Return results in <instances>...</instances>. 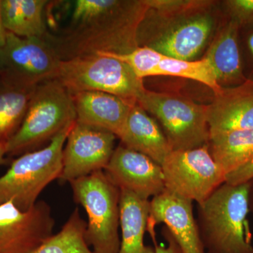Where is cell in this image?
I'll use <instances>...</instances> for the list:
<instances>
[{
	"label": "cell",
	"instance_id": "cell-19",
	"mask_svg": "<svg viewBox=\"0 0 253 253\" xmlns=\"http://www.w3.org/2000/svg\"><path fill=\"white\" fill-rule=\"evenodd\" d=\"M118 138L123 146L146 155L161 166L172 151L162 129L137 103L131 107Z\"/></svg>",
	"mask_w": 253,
	"mask_h": 253
},
{
	"label": "cell",
	"instance_id": "cell-17",
	"mask_svg": "<svg viewBox=\"0 0 253 253\" xmlns=\"http://www.w3.org/2000/svg\"><path fill=\"white\" fill-rule=\"evenodd\" d=\"M71 95L77 122L109 131L117 138L136 103L102 91H81Z\"/></svg>",
	"mask_w": 253,
	"mask_h": 253
},
{
	"label": "cell",
	"instance_id": "cell-2",
	"mask_svg": "<svg viewBox=\"0 0 253 253\" xmlns=\"http://www.w3.org/2000/svg\"><path fill=\"white\" fill-rule=\"evenodd\" d=\"M250 192V182H224L199 205L198 226L206 253H253Z\"/></svg>",
	"mask_w": 253,
	"mask_h": 253
},
{
	"label": "cell",
	"instance_id": "cell-12",
	"mask_svg": "<svg viewBox=\"0 0 253 253\" xmlns=\"http://www.w3.org/2000/svg\"><path fill=\"white\" fill-rule=\"evenodd\" d=\"M54 225L44 201L26 211L11 202L0 205V253H31L53 235Z\"/></svg>",
	"mask_w": 253,
	"mask_h": 253
},
{
	"label": "cell",
	"instance_id": "cell-18",
	"mask_svg": "<svg viewBox=\"0 0 253 253\" xmlns=\"http://www.w3.org/2000/svg\"><path fill=\"white\" fill-rule=\"evenodd\" d=\"M239 25L228 18L216 34L205 58L212 66L221 87H232L248 81L240 46Z\"/></svg>",
	"mask_w": 253,
	"mask_h": 253
},
{
	"label": "cell",
	"instance_id": "cell-25",
	"mask_svg": "<svg viewBox=\"0 0 253 253\" xmlns=\"http://www.w3.org/2000/svg\"><path fill=\"white\" fill-rule=\"evenodd\" d=\"M224 6L228 18L235 21L240 28L253 26V0H226Z\"/></svg>",
	"mask_w": 253,
	"mask_h": 253
},
{
	"label": "cell",
	"instance_id": "cell-28",
	"mask_svg": "<svg viewBox=\"0 0 253 253\" xmlns=\"http://www.w3.org/2000/svg\"><path fill=\"white\" fill-rule=\"evenodd\" d=\"M245 31L244 34V46L247 51L249 59L253 63V26L244 28H241ZM251 81H253V76L251 78Z\"/></svg>",
	"mask_w": 253,
	"mask_h": 253
},
{
	"label": "cell",
	"instance_id": "cell-8",
	"mask_svg": "<svg viewBox=\"0 0 253 253\" xmlns=\"http://www.w3.org/2000/svg\"><path fill=\"white\" fill-rule=\"evenodd\" d=\"M211 1H192L178 11L158 13L165 23L161 32L137 41L138 46H146L174 59L194 61L212 35L216 19L208 12Z\"/></svg>",
	"mask_w": 253,
	"mask_h": 253
},
{
	"label": "cell",
	"instance_id": "cell-22",
	"mask_svg": "<svg viewBox=\"0 0 253 253\" xmlns=\"http://www.w3.org/2000/svg\"><path fill=\"white\" fill-rule=\"evenodd\" d=\"M208 147L214 162L226 176L253 158V129L212 134Z\"/></svg>",
	"mask_w": 253,
	"mask_h": 253
},
{
	"label": "cell",
	"instance_id": "cell-24",
	"mask_svg": "<svg viewBox=\"0 0 253 253\" xmlns=\"http://www.w3.org/2000/svg\"><path fill=\"white\" fill-rule=\"evenodd\" d=\"M86 222L76 208L61 230L31 253H95L86 240Z\"/></svg>",
	"mask_w": 253,
	"mask_h": 253
},
{
	"label": "cell",
	"instance_id": "cell-10",
	"mask_svg": "<svg viewBox=\"0 0 253 253\" xmlns=\"http://www.w3.org/2000/svg\"><path fill=\"white\" fill-rule=\"evenodd\" d=\"M0 51L4 68L1 76L16 84L34 87L57 76L61 60L44 40L21 38L7 32Z\"/></svg>",
	"mask_w": 253,
	"mask_h": 253
},
{
	"label": "cell",
	"instance_id": "cell-27",
	"mask_svg": "<svg viewBox=\"0 0 253 253\" xmlns=\"http://www.w3.org/2000/svg\"><path fill=\"white\" fill-rule=\"evenodd\" d=\"M165 234H166V239H167L168 246L158 245L157 241H155L154 242L155 253H182L180 248L173 239L172 236L169 234V233L168 232Z\"/></svg>",
	"mask_w": 253,
	"mask_h": 253
},
{
	"label": "cell",
	"instance_id": "cell-7",
	"mask_svg": "<svg viewBox=\"0 0 253 253\" xmlns=\"http://www.w3.org/2000/svg\"><path fill=\"white\" fill-rule=\"evenodd\" d=\"M137 104L157 118L172 151L196 149L210 139L208 105L172 93L145 89Z\"/></svg>",
	"mask_w": 253,
	"mask_h": 253
},
{
	"label": "cell",
	"instance_id": "cell-11",
	"mask_svg": "<svg viewBox=\"0 0 253 253\" xmlns=\"http://www.w3.org/2000/svg\"><path fill=\"white\" fill-rule=\"evenodd\" d=\"M116 136L105 129L74 123L63 148L60 180L69 183L104 170L114 152Z\"/></svg>",
	"mask_w": 253,
	"mask_h": 253
},
{
	"label": "cell",
	"instance_id": "cell-26",
	"mask_svg": "<svg viewBox=\"0 0 253 253\" xmlns=\"http://www.w3.org/2000/svg\"><path fill=\"white\" fill-rule=\"evenodd\" d=\"M253 179V158L242 167L226 176L225 183L231 185H240L251 182Z\"/></svg>",
	"mask_w": 253,
	"mask_h": 253
},
{
	"label": "cell",
	"instance_id": "cell-16",
	"mask_svg": "<svg viewBox=\"0 0 253 253\" xmlns=\"http://www.w3.org/2000/svg\"><path fill=\"white\" fill-rule=\"evenodd\" d=\"M210 136L234 130L253 129V81L221 87L208 105Z\"/></svg>",
	"mask_w": 253,
	"mask_h": 253
},
{
	"label": "cell",
	"instance_id": "cell-3",
	"mask_svg": "<svg viewBox=\"0 0 253 253\" xmlns=\"http://www.w3.org/2000/svg\"><path fill=\"white\" fill-rule=\"evenodd\" d=\"M76 122L72 95L57 80L37 86L22 124L5 145L6 156L36 151Z\"/></svg>",
	"mask_w": 253,
	"mask_h": 253
},
{
	"label": "cell",
	"instance_id": "cell-6",
	"mask_svg": "<svg viewBox=\"0 0 253 253\" xmlns=\"http://www.w3.org/2000/svg\"><path fill=\"white\" fill-rule=\"evenodd\" d=\"M56 80L71 94L102 91L136 102L146 89L126 63L104 52L61 61Z\"/></svg>",
	"mask_w": 253,
	"mask_h": 253
},
{
	"label": "cell",
	"instance_id": "cell-4",
	"mask_svg": "<svg viewBox=\"0 0 253 253\" xmlns=\"http://www.w3.org/2000/svg\"><path fill=\"white\" fill-rule=\"evenodd\" d=\"M73 125L65 128L44 148L21 155L0 176V205L11 202L26 211L38 202L46 186L59 179L63 151Z\"/></svg>",
	"mask_w": 253,
	"mask_h": 253
},
{
	"label": "cell",
	"instance_id": "cell-23",
	"mask_svg": "<svg viewBox=\"0 0 253 253\" xmlns=\"http://www.w3.org/2000/svg\"><path fill=\"white\" fill-rule=\"evenodd\" d=\"M37 86L16 84L0 76V145H5L22 124Z\"/></svg>",
	"mask_w": 253,
	"mask_h": 253
},
{
	"label": "cell",
	"instance_id": "cell-13",
	"mask_svg": "<svg viewBox=\"0 0 253 253\" xmlns=\"http://www.w3.org/2000/svg\"><path fill=\"white\" fill-rule=\"evenodd\" d=\"M114 56L126 63L141 80L151 76H172L199 82L211 88L214 94L221 89L211 63L205 57L198 61H184L161 54L146 46Z\"/></svg>",
	"mask_w": 253,
	"mask_h": 253
},
{
	"label": "cell",
	"instance_id": "cell-15",
	"mask_svg": "<svg viewBox=\"0 0 253 253\" xmlns=\"http://www.w3.org/2000/svg\"><path fill=\"white\" fill-rule=\"evenodd\" d=\"M163 223L182 253H206L195 219L193 201L165 189L150 201L148 229Z\"/></svg>",
	"mask_w": 253,
	"mask_h": 253
},
{
	"label": "cell",
	"instance_id": "cell-21",
	"mask_svg": "<svg viewBox=\"0 0 253 253\" xmlns=\"http://www.w3.org/2000/svg\"><path fill=\"white\" fill-rule=\"evenodd\" d=\"M46 0H1V15L6 32L21 38L44 39Z\"/></svg>",
	"mask_w": 253,
	"mask_h": 253
},
{
	"label": "cell",
	"instance_id": "cell-20",
	"mask_svg": "<svg viewBox=\"0 0 253 253\" xmlns=\"http://www.w3.org/2000/svg\"><path fill=\"white\" fill-rule=\"evenodd\" d=\"M150 201L129 191L121 190L120 228L121 245L118 253H155L154 247L144 244L147 231Z\"/></svg>",
	"mask_w": 253,
	"mask_h": 253
},
{
	"label": "cell",
	"instance_id": "cell-9",
	"mask_svg": "<svg viewBox=\"0 0 253 253\" xmlns=\"http://www.w3.org/2000/svg\"><path fill=\"white\" fill-rule=\"evenodd\" d=\"M161 168L166 189L198 205L225 182L226 175L213 160L208 144L194 149L172 151Z\"/></svg>",
	"mask_w": 253,
	"mask_h": 253
},
{
	"label": "cell",
	"instance_id": "cell-30",
	"mask_svg": "<svg viewBox=\"0 0 253 253\" xmlns=\"http://www.w3.org/2000/svg\"><path fill=\"white\" fill-rule=\"evenodd\" d=\"M5 156H6V151H5V147L4 146H2V145H0V166L6 163Z\"/></svg>",
	"mask_w": 253,
	"mask_h": 253
},
{
	"label": "cell",
	"instance_id": "cell-14",
	"mask_svg": "<svg viewBox=\"0 0 253 253\" xmlns=\"http://www.w3.org/2000/svg\"><path fill=\"white\" fill-rule=\"evenodd\" d=\"M104 171L118 189L141 199L149 200L166 189L161 165L122 144L115 149Z\"/></svg>",
	"mask_w": 253,
	"mask_h": 253
},
{
	"label": "cell",
	"instance_id": "cell-1",
	"mask_svg": "<svg viewBox=\"0 0 253 253\" xmlns=\"http://www.w3.org/2000/svg\"><path fill=\"white\" fill-rule=\"evenodd\" d=\"M145 0H76L69 23L44 41L61 61L98 52L126 54L138 47Z\"/></svg>",
	"mask_w": 253,
	"mask_h": 253
},
{
	"label": "cell",
	"instance_id": "cell-31",
	"mask_svg": "<svg viewBox=\"0 0 253 253\" xmlns=\"http://www.w3.org/2000/svg\"><path fill=\"white\" fill-rule=\"evenodd\" d=\"M4 68H3L2 60H1V51H0V76L3 73Z\"/></svg>",
	"mask_w": 253,
	"mask_h": 253
},
{
	"label": "cell",
	"instance_id": "cell-5",
	"mask_svg": "<svg viewBox=\"0 0 253 253\" xmlns=\"http://www.w3.org/2000/svg\"><path fill=\"white\" fill-rule=\"evenodd\" d=\"M73 199L87 214L86 240L95 253H118L121 190L104 170L70 181Z\"/></svg>",
	"mask_w": 253,
	"mask_h": 253
},
{
	"label": "cell",
	"instance_id": "cell-29",
	"mask_svg": "<svg viewBox=\"0 0 253 253\" xmlns=\"http://www.w3.org/2000/svg\"><path fill=\"white\" fill-rule=\"evenodd\" d=\"M6 33L7 32L3 26L2 19H1V0H0V48L2 47L6 42Z\"/></svg>",
	"mask_w": 253,
	"mask_h": 253
}]
</instances>
